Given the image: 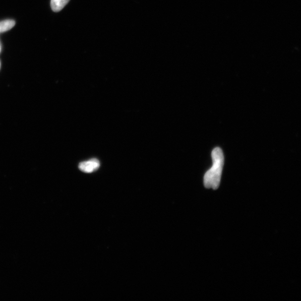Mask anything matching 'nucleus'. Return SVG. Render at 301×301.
I'll use <instances>...</instances> for the list:
<instances>
[{"label":"nucleus","mask_w":301,"mask_h":301,"mask_svg":"<svg viewBox=\"0 0 301 301\" xmlns=\"http://www.w3.org/2000/svg\"><path fill=\"white\" fill-rule=\"evenodd\" d=\"M213 166L204 176V185L206 188L217 189L221 182L224 157L221 148H215L212 153Z\"/></svg>","instance_id":"1"},{"label":"nucleus","mask_w":301,"mask_h":301,"mask_svg":"<svg viewBox=\"0 0 301 301\" xmlns=\"http://www.w3.org/2000/svg\"><path fill=\"white\" fill-rule=\"evenodd\" d=\"M0 65H1V64H0Z\"/></svg>","instance_id":"6"},{"label":"nucleus","mask_w":301,"mask_h":301,"mask_svg":"<svg viewBox=\"0 0 301 301\" xmlns=\"http://www.w3.org/2000/svg\"><path fill=\"white\" fill-rule=\"evenodd\" d=\"M70 0H51V7L53 11L59 12L62 10Z\"/></svg>","instance_id":"3"},{"label":"nucleus","mask_w":301,"mask_h":301,"mask_svg":"<svg viewBox=\"0 0 301 301\" xmlns=\"http://www.w3.org/2000/svg\"><path fill=\"white\" fill-rule=\"evenodd\" d=\"M15 25V22L13 20H5L0 21V33L6 32L11 30Z\"/></svg>","instance_id":"4"},{"label":"nucleus","mask_w":301,"mask_h":301,"mask_svg":"<svg viewBox=\"0 0 301 301\" xmlns=\"http://www.w3.org/2000/svg\"><path fill=\"white\" fill-rule=\"evenodd\" d=\"M0 51H1V46H0Z\"/></svg>","instance_id":"5"},{"label":"nucleus","mask_w":301,"mask_h":301,"mask_svg":"<svg viewBox=\"0 0 301 301\" xmlns=\"http://www.w3.org/2000/svg\"><path fill=\"white\" fill-rule=\"evenodd\" d=\"M100 163L96 159H93L82 162L79 165V169L85 173H91L95 172L100 168Z\"/></svg>","instance_id":"2"}]
</instances>
